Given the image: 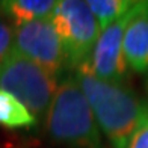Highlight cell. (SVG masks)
I'll use <instances>...</instances> for the list:
<instances>
[{"label": "cell", "instance_id": "cell-4", "mask_svg": "<svg viewBox=\"0 0 148 148\" xmlns=\"http://www.w3.org/2000/svg\"><path fill=\"white\" fill-rule=\"evenodd\" d=\"M50 20L64 45L68 68L76 70L89 62L101 30L88 3L83 0H60Z\"/></svg>", "mask_w": 148, "mask_h": 148}, {"label": "cell", "instance_id": "cell-10", "mask_svg": "<svg viewBox=\"0 0 148 148\" xmlns=\"http://www.w3.org/2000/svg\"><path fill=\"white\" fill-rule=\"evenodd\" d=\"M139 0H88V6L95 15L100 30H104L115 20L125 15Z\"/></svg>", "mask_w": 148, "mask_h": 148}, {"label": "cell", "instance_id": "cell-8", "mask_svg": "<svg viewBox=\"0 0 148 148\" xmlns=\"http://www.w3.org/2000/svg\"><path fill=\"white\" fill-rule=\"evenodd\" d=\"M56 6L58 0H6L0 2V11L17 27L35 20L50 18Z\"/></svg>", "mask_w": 148, "mask_h": 148}, {"label": "cell", "instance_id": "cell-11", "mask_svg": "<svg viewBox=\"0 0 148 148\" xmlns=\"http://www.w3.org/2000/svg\"><path fill=\"white\" fill-rule=\"evenodd\" d=\"M123 148H148V103L144 101L136 127Z\"/></svg>", "mask_w": 148, "mask_h": 148}, {"label": "cell", "instance_id": "cell-5", "mask_svg": "<svg viewBox=\"0 0 148 148\" xmlns=\"http://www.w3.org/2000/svg\"><path fill=\"white\" fill-rule=\"evenodd\" d=\"M14 51L33 60L56 77L65 68H68L64 45L50 18L35 20L17 26Z\"/></svg>", "mask_w": 148, "mask_h": 148}, {"label": "cell", "instance_id": "cell-7", "mask_svg": "<svg viewBox=\"0 0 148 148\" xmlns=\"http://www.w3.org/2000/svg\"><path fill=\"white\" fill-rule=\"evenodd\" d=\"M123 56L129 70L148 76V0H144L124 33Z\"/></svg>", "mask_w": 148, "mask_h": 148}, {"label": "cell", "instance_id": "cell-2", "mask_svg": "<svg viewBox=\"0 0 148 148\" xmlns=\"http://www.w3.org/2000/svg\"><path fill=\"white\" fill-rule=\"evenodd\" d=\"M50 139L66 148H104L101 132L74 76L58 85L44 119Z\"/></svg>", "mask_w": 148, "mask_h": 148}, {"label": "cell", "instance_id": "cell-1", "mask_svg": "<svg viewBox=\"0 0 148 148\" xmlns=\"http://www.w3.org/2000/svg\"><path fill=\"white\" fill-rule=\"evenodd\" d=\"M74 79L82 88L100 130L112 148H123L136 127L144 101L125 83L98 79L88 62L74 70Z\"/></svg>", "mask_w": 148, "mask_h": 148}, {"label": "cell", "instance_id": "cell-9", "mask_svg": "<svg viewBox=\"0 0 148 148\" xmlns=\"http://www.w3.org/2000/svg\"><path fill=\"white\" fill-rule=\"evenodd\" d=\"M0 124L8 129H29L36 124V118L14 95L0 89Z\"/></svg>", "mask_w": 148, "mask_h": 148}, {"label": "cell", "instance_id": "cell-13", "mask_svg": "<svg viewBox=\"0 0 148 148\" xmlns=\"http://www.w3.org/2000/svg\"><path fill=\"white\" fill-rule=\"evenodd\" d=\"M145 88H147V92H148V76H147V80H145Z\"/></svg>", "mask_w": 148, "mask_h": 148}, {"label": "cell", "instance_id": "cell-6", "mask_svg": "<svg viewBox=\"0 0 148 148\" xmlns=\"http://www.w3.org/2000/svg\"><path fill=\"white\" fill-rule=\"evenodd\" d=\"M142 2L144 0H139L125 15L115 20L104 30L100 32V36L88 62L91 71L98 79L112 83H125L129 66L123 56L124 33L132 18L139 11Z\"/></svg>", "mask_w": 148, "mask_h": 148}, {"label": "cell", "instance_id": "cell-3", "mask_svg": "<svg viewBox=\"0 0 148 148\" xmlns=\"http://www.w3.org/2000/svg\"><path fill=\"white\" fill-rule=\"evenodd\" d=\"M58 85L56 76L14 50L0 65V89L14 95L36 121L45 119Z\"/></svg>", "mask_w": 148, "mask_h": 148}, {"label": "cell", "instance_id": "cell-12", "mask_svg": "<svg viewBox=\"0 0 148 148\" xmlns=\"http://www.w3.org/2000/svg\"><path fill=\"white\" fill-rule=\"evenodd\" d=\"M15 26L0 11V65H2L14 50Z\"/></svg>", "mask_w": 148, "mask_h": 148}]
</instances>
